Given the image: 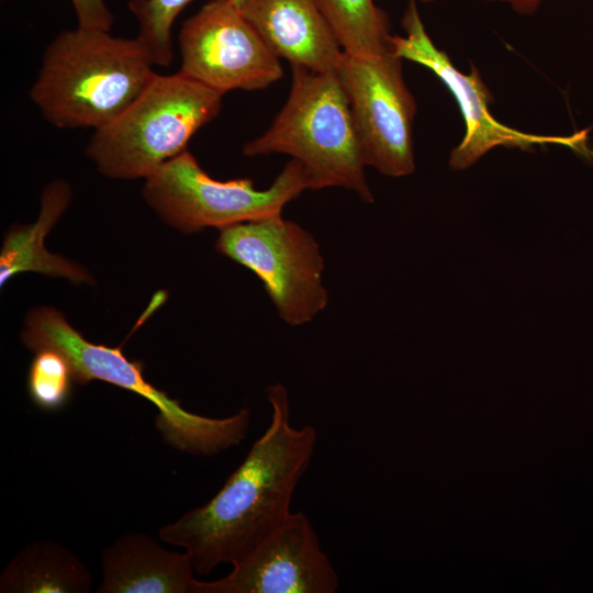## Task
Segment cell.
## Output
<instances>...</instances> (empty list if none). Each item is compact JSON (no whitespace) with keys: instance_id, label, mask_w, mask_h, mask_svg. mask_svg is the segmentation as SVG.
<instances>
[{"instance_id":"ac0fdd59","label":"cell","mask_w":593,"mask_h":593,"mask_svg":"<svg viewBox=\"0 0 593 593\" xmlns=\"http://www.w3.org/2000/svg\"><path fill=\"white\" fill-rule=\"evenodd\" d=\"M35 353L27 374L30 398L43 411H58L66 405L71 394L75 381L71 366L56 349L43 348Z\"/></svg>"},{"instance_id":"6da1fadb","label":"cell","mask_w":593,"mask_h":593,"mask_svg":"<svg viewBox=\"0 0 593 593\" xmlns=\"http://www.w3.org/2000/svg\"><path fill=\"white\" fill-rule=\"evenodd\" d=\"M266 396L270 423L221 490L158 532L165 542L183 548L200 575L240 560L291 513L292 495L313 458L316 430L292 426L287 388L271 384Z\"/></svg>"},{"instance_id":"9c48e42d","label":"cell","mask_w":593,"mask_h":593,"mask_svg":"<svg viewBox=\"0 0 593 593\" xmlns=\"http://www.w3.org/2000/svg\"><path fill=\"white\" fill-rule=\"evenodd\" d=\"M179 72L224 94L260 90L279 80V57L231 0H210L178 35Z\"/></svg>"},{"instance_id":"277c9868","label":"cell","mask_w":593,"mask_h":593,"mask_svg":"<svg viewBox=\"0 0 593 593\" xmlns=\"http://www.w3.org/2000/svg\"><path fill=\"white\" fill-rule=\"evenodd\" d=\"M31 350L53 348L69 361L75 381L101 380L128 390L156 406V427L172 448L199 456H214L238 445L247 435L250 411L213 418L187 411L178 400L149 383L141 361L130 360L120 347L93 344L52 307L33 310L21 335Z\"/></svg>"},{"instance_id":"2e32d148","label":"cell","mask_w":593,"mask_h":593,"mask_svg":"<svg viewBox=\"0 0 593 593\" xmlns=\"http://www.w3.org/2000/svg\"><path fill=\"white\" fill-rule=\"evenodd\" d=\"M344 53L372 57L389 51V16L373 0H314Z\"/></svg>"},{"instance_id":"7a4b0ae2","label":"cell","mask_w":593,"mask_h":593,"mask_svg":"<svg viewBox=\"0 0 593 593\" xmlns=\"http://www.w3.org/2000/svg\"><path fill=\"white\" fill-rule=\"evenodd\" d=\"M154 66L137 37L78 25L46 47L30 98L55 127L97 131L142 93Z\"/></svg>"},{"instance_id":"4fadbf2b","label":"cell","mask_w":593,"mask_h":593,"mask_svg":"<svg viewBox=\"0 0 593 593\" xmlns=\"http://www.w3.org/2000/svg\"><path fill=\"white\" fill-rule=\"evenodd\" d=\"M99 593H192L189 555L170 551L144 534H124L101 556Z\"/></svg>"},{"instance_id":"5bb4252c","label":"cell","mask_w":593,"mask_h":593,"mask_svg":"<svg viewBox=\"0 0 593 593\" xmlns=\"http://www.w3.org/2000/svg\"><path fill=\"white\" fill-rule=\"evenodd\" d=\"M69 186L55 180L41 197V211L32 225L15 226L5 236L0 254V283L3 286L19 272L36 271L63 277L75 283L91 282V277L76 264L53 255L44 247V238L69 205Z\"/></svg>"},{"instance_id":"8992f818","label":"cell","mask_w":593,"mask_h":593,"mask_svg":"<svg viewBox=\"0 0 593 593\" xmlns=\"http://www.w3.org/2000/svg\"><path fill=\"white\" fill-rule=\"evenodd\" d=\"M310 190L303 166L291 159L271 186L259 190L248 178L217 180L184 150L145 179L146 202L169 225L194 233L281 215L283 208Z\"/></svg>"},{"instance_id":"8fae6325","label":"cell","mask_w":593,"mask_h":593,"mask_svg":"<svg viewBox=\"0 0 593 593\" xmlns=\"http://www.w3.org/2000/svg\"><path fill=\"white\" fill-rule=\"evenodd\" d=\"M232 571L215 581L194 580L192 593H334L339 577L301 512H291Z\"/></svg>"},{"instance_id":"e0dca14e","label":"cell","mask_w":593,"mask_h":593,"mask_svg":"<svg viewBox=\"0 0 593 593\" xmlns=\"http://www.w3.org/2000/svg\"><path fill=\"white\" fill-rule=\"evenodd\" d=\"M194 0H130L127 7L138 24L137 40L155 66L174 60L172 26L179 13Z\"/></svg>"},{"instance_id":"d6986e66","label":"cell","mask_w":593,"mask_h":593,"mask_svg":"<svg viewBox=\"0 0 593 593\" xmlns=\"http://www.w3.org/2000/svg\"><path fill=\"white\" fill-rule=\"evenodd\" d=\"M78 25L88 29L110 31L113 15L105 0H70Z\"/></svg>"},{"instance_id":"3957f363","label":"cell","mask_w":593,"mask_h":593,"mask_svg":"<svg viewBox=\"0 0 593 593\" xmlns=\"http://www.w3.org/2000/svg\"><path fill=\"white\" fill-rule=\"evenodd\" d=\"M291 68L284 105L260 136L243 146L244 155H289L303 166L310 190L342 187L372 203L350 107L336 71Z\"/></svg>"},{"instance_id":"7c38bea8","label":"cell","mask_w":593,"mask_h":593,"mask_svg":"<svg viewBox=\"0 0 593 593\" xmlns=\"http://www.w3.org/2000/svg\"><path fill=\"white\" fill-rule=\"evenodd\" d=\"M240 11L291 67L336 70L344 52L314 0H244Z\"/></svg>"},{"instance_id":"ba28073f","label":"cell","mask_w":593,"mask_h":593,"mask_svg":"<svg viewBox=\"0 0 593 593\" xmlns=\"http://www.w3.org/2000/svg\"><path fill=\"white\" fill-rule=\"evenodd\" d=\"M402 60L390 49L372 57L343 53L336 75L347 97L366 167L399 178L415 170L416 101Z\"/></svg>"},{"instance_id":"30bf717a","label":"cell","mask_w":593,"mask_h":593,"mask_svg":"<svg viewBox=\"0 0 593 593\" xmlns=\"http://www.w3.org/2000/svg\"><path fill=\"white\" fill-rule=\"evenodd\" d=\"M404 36L391 35L390 51L401 59L417 63L433 71L455 97L463 121L465 135L450 154L454 170L467 169L489 150L503 146L527 150L541 145H570L575 138L525 133L499 122L490 112L491 93L478 69L460 71L449 56L437 48L426 32L416 0H409L402 16Z\"/></svg>"},{"instance_id":"52a82bcc","label":"cell","mask_w":593,"mask_h":593,"mask_svg":"<svg viewBox=\"0 0 593 593\" xmlns=\"http://www.w3.org/2000/svg\"><path fill=\"white\" fill-rule=\"evenodd\" d=\"M215 248L259 278L288 325L306 324L326 307L320 244L298 223L277 215L234 224L220 230Z\"/></svg>"},{"instance_id":"7402d4cb","label":"cell","mask_w":593,"mask_h":593,"mask_svg":"<svg viewBox=\"0 0 593 593\" xmlns=\"http://www.w3.org/2000/svg\"><path fill=\"white\" fill-rule=\"evenodd\" d=\"M423 2H432V1H435V0H422Z\"/></svg>"},{"instance_id":"9a60e30c","label":"cell","mask_w":593,"mask_h":593,"mask_svg":"<svg viewBox=\"0 0 593 593\" xmlns=\"http://www.w3.org/2000/svg\"><path fill=\"white\" fill-rule=\"evenodd\" d=\"M91 588L88 567L52 540L25 546L0 575L1 593H87Z\"/></svg>"},{"instance_id":"5b68a950","label":"cell","mask_w":593,"mask_h":593,"mask_svg":"<svg viewBox=\"0 0 593 593\" xmlns=\"http://www.w3.org/2000/svg\"><path fill=\"white\" fill-rule=\"evenodd\" d=\"M220 92L182 75H159L111 123L93 131L86 154L113 179L148 178L187 150L192 136L214 120Z\"/></svg>"},{"instance_id":"ffe728a7","label":"cell","mask_w":593,"mask_h":593,"mask_svg":"<svg viewBox=\"0 0 593 593\" xmlns=\"http://www.w3.org/2000/svg\"><path fill=\"white\" fill-rule=\"evenodd\" d=\"M507 3L515 12L519 14H532L540 5L542 0H484Z\"/></svg>"},{"instance_id":"44dd1931","label":"cell","mask_w":593,"mask_h":593,"mask_svg":"<svg viewBox=\"0 0 593 593\" xmlns=\"http://www.w3.org/2000/svg\"><path fill=\"white\" fill-rule=\"evenodd\" d=\"M231 1L239 9H240V7H242V4L244 2V0H231Z\"/></svg>"}]
</instances>
